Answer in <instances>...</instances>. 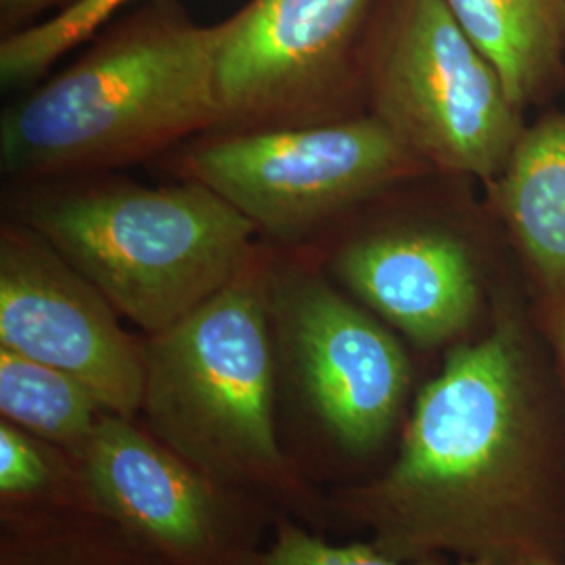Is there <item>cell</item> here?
Masks as SVG:
<instances>
[{"label":"cell","mask_w":565,"mask_h":565,"mask_svg":"<svg viewBox=\"0 0 565 565\" xmlns=\"http://www.w3.org/2000/svg\"><path fill=\"white\" fill-rule=\"evenodd\" d=\"M139 0H78L60 13L28 25L0 42V81L7 88L30 86L57 63L99 34L121 9Z\"/></svg>","instance_id":"e0dca14e"},{"label":"cell","mask_w":565,"mask_h":565,"mask_svg":"<svg viewBox=\"0 0 565 565\" xmlns=\"http://www.w3.org/2000/svg\"><path fill=\"white\" fill-rule=\"evenodd\" d=\"M515 103L543 102L564 78L565 0H445Z\"/></svg>","instance_id":"4fadbf2b"},{"label":"cell","mask_w":565,"mask_h":565,"mask_svg":"<svg viewBox=\"0 0 565 565\" xmlns=\"http://www.w3.org/2000/svg\"><path fill=\"white\" fill-rule=\"evenodd\" d=\"M142 350L139 419L162 445L310 527L333 520L279 436L273 270L258 252L216 296L145 335Z\"/></svg>","instance_id":"7a4b0ae2"},{"label":"cell","mask_w":565,"mask_h":565,"mask_svg":"<svg viewBox=\"0 0 565 565\" xmlns=\"http://www.w3.org/2000/svg\"><path fill=\"white\" fill-rule=\"evenodd\" d=\"M21 223L145 335L216 296L256 254V226L202 182L103 184L41 195Z\"/></svg>","instance_id":"277c9868"},{"label":"cell","mask_w":565,"mask_h":565,"mask_svg":"<svg viewBox=\"0 0 565 565\" xmlns=\"http://www.w3.org/2000/svg\"><path fill=\"white\" fill-rule=\"evenodd\" d=\"M333 518L406 562L565 564V419L522 321L455 343L415 396L396 457L329 497Z\"/></svg>","instance_id":"6da1fadb"},{"label":"cell","mask_w":565,"mask_h":565,"mask_svg":"<svg viewBox=\"0 0 565 565\" xmlns=\"http://www.w3.org/2000/svg\"><path fill=\"white\" fill-rule=\"evenodd\" d=\"M455 565H482V564H469V562H457ZM548 565H565V564H548Z\"/></svg>","instance_id":"44dd1931"},{"label":"cell","mask_w":565,"mask_h":565,"mask_svg":"<svg viewBox=\"0 0 565 565\" xmlns=\"http://www.w3.org/2000/svg\"><path fill=\"white\" fill-rule=\"evenodd\" d=\"M105 515L81 457L0 422V524Z\"/></svg>","instance_id":"5bb4252c"},{"label":"cell","mask_w":565,"mask_h":565,"mask_svg":"<svg viewBox=\"0 0 565 565\" xmlns=\"http://www.w3.org/2000/svg\"><path fill=\"white\" fill-rule=\"evenodd\" d=\"M216 44L218 25L153 0L4 111L2 172L46 179L124 168L221 130Z\"/></svg>","instance_id":"3957f363"},{"label":"cell","mask_w":565,"mask_h":565,"mask_svg":"<svg viewBox=\"0 0 565 565\" xmlns=\"http://www.w3.org/2000/svg\"><path fill=\"white\" fill-rule=\"evenodd\" d=\"M425 163L373 114L226 130L186 160L202 182L273 237H296Z\"/></svg>","instance_id":"52a82bcc"},{"label":"cell","mask_w":565,"mask_h":565,"mask_svg":"<svg viewBox=\"0 0 565 565\" xmlns=\"http://www.w3.org/2000/svg\"><path fill=\"white\" fill-rule=\"evenodd\" d=\"M364 72L373 116L425 163L497 181L524 135V109L445 0H385Z\"/></svg>","instance_id":"5b68a950"},{"label":"cell","mask_w":565,"mask_h":565,"mask_svg":"<svg viewBox=\"0 0 565 565\" xmlns=\"http://www.w3.org/2000/svg\"><path fill=\"white\" fill-rule=\"evenodd\" d=\"M377 0H249L218 23L221 130L335 120Z\"/></svg>","instance_id":"ba28073f"},{"label":"cell","mask_w":565,"mask_h":565,"mask_svg":"<svg viewBox=\"0 0 565 565\" xmlns=\"http://www.w3.org/2000/svg\"><path fill=\"white\" fill-rule=\"evenodd\" d=\"M494 186L507 228L546 296L565 294V111L525 128Z\"/></svg>","instance_id":"7c38bea8"},{"label":"cell","mask_w":565,"mask_h":565,"mask_svg":"<svg viewBox=\"0 0 565 565\" xmlns=\"http://www.w3.org/2000/svg\"><path fill=\"white\" fill-rule=\"evenodd\" d=\"M103 513L170 565H254L279 511L207 478L141 419L109 413L84 452Z\"/></svg>","instance_id":"9c48e42d"},{"label":"cell","mask_w":565,"mask_h":565,"mask_svg":"<svg viewBox=\"0 0 565 565\" xmlns=\"http://www.w3.org/2000/svg\"><path fill=\"white\" fill-rule=\"evenodd\" d=\"M279 369L317 438L345 463L377 457L404 425L413 366L392 327L310 273H273Z\"/></svg>","instance_id":"8992f818"},{"label":"cell","mask_w":565,"mask_h":565,"mask_svg":"<svg viewBox=\"0 0 565 565\" xmlns=\"http://www.w3.org/2000/svg\"><path fill=\"white\" fill-rule=\"evenodd\" d=\"M546 303H548L546 329H548V338L553 343V350H555L565 385V294L546 296Z\"/></svg>","instance_id":"ffe728a7"},{"label":"cell","mask_w":565,"mask_h":565,"mask_svg":"<svg viewBox=\"0 0 565 565\" xmlns=\"http://www.w3.org/2000/svg\"><path fill=\"white\" fill-rule=\"evenodd\" d=\"M60 252L25 224L0 231V345L86 385L114 415L139 419L142 340Z\"/></svg>","instance_id":"30bf717a"},{"label":"cell","mask_w":565,"mask_h":565,"mask_svg":"<svg viewBox=\"0 0 565 565\" xmlns=\"http://www.w3.org/2000/svg\"><path fill=\"white\" fill-rule=\"evenodd\" d=\"M78 0H0V28L13 34L28 25L46 20Z\"/></svg>","instance_id":"d6986e66"},{"label":"cell","mask_w":565,"mask_h":565,"mask_svg":"<svg viewBox=\"0 0 565 565\" xmlns=\"http://www.w3.org/2000/svg\"><path fill=\"white\" fill-rule=\"evenodd\" d=\"M0 565H170L107 515L0 524Z\"/></svg>","instance_id":"2e32d148"},{"label":"cell","mask_w":565,"mask_h":565,"mask_svg":"<svg viewBox=\"0 0 565 565\" xmlns=\"http://www.w3.org/2000/svg\"><path fill=\"white\" fill-rule=\"evenodd\" d=\"M333 270L387 327L422 350L459 343L482 312L467 245L440 228H396L345 245Z\"/></svg>","instance_id":"8fae6325"},{"label":"cell","mask_w":565,"mask_h":565,"mask_svg":"<svg viewBox=\"0 0 565 565\" xmlns=\"http://www.w3.org/2000/svg\"><path fill=\"white\" fill-rule=\"evenodd\" d=\"M109 413L76 377L0 345V422L84 459Z\"/></svg>","instance_id":"9a60e30c"},{"label":"cell","mask_w":565,"mask_h":565,"mask_svg":"<svg viewBox=\"0 0 565 565\" xmlns=\"http://www.w3.org/2000/svg\"><path fill=\"white\" fill-rule=\"evenodd\" d=\"M317 532L300 520L279 513L254 565H445L440 559H396L373 543L335 545Z\"/></svg>","instance_id":"ac0fdd59"}]
</instances>
